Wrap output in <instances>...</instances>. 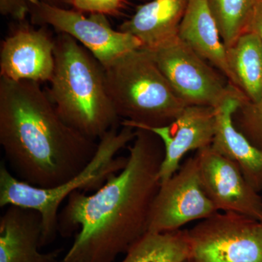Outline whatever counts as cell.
<instances>
[{"instance_id": "cell-24", "label": "cell", "mask_w": 262, "mask_h": 262, "mask_svg": "<svg viewBox=\"0 0 262 262\" xmlns=\"http://www.w3.org/2000/svg\"><path fill=\"white\" fill-rule=\"evenodd\" d=\"M48 4L55 5L60 8H67V5L70 4V0H41Z\"/></svg>"}, {"instance_id": "cell-5", "label": "cell", "mask_w": 262, "mask_h": 262, "mask_svg": "<svg viewBox=\"0 0 262 262\" xmlns=\"http://www.w3.org/2000/svg\"><path fill=\"white\" fill-rule=\"evenodd\" d=\"M104 69L110 99L121 125L167 126L186 107L146 50H135Z\"/></svg>"}, {"instance_id": "cell-11", "label": "cell", "mask_w": 262, "mask_h": 262, "mask_svg": "<svg viewBox=\"0 0 262 262\" xmlns=\"http://www.w3.org/2000/svg\"><path fill=\"white\" fill-rule=\"evenodd\" d=\"M54 50L55 39L43 27H20L2 42L0 76L13 81L50 82L54 72Z\"/></svg>"}, {"instance_id": "cell-6", "label": "cell", "mask_w": 262, "mask_h": 262, "mask_svg": "<svg viewBox=\"0 0 262 262\" xmlns=\"http://www.w3.org/2000/svg\"><path fill=\"white\" fill-rule=\"evenodd\" d=\"M188 262H262V223L220 211L187 229Z\"/></svg>"}, {"instance_id": "cell-21", "label": "cell", "mask_w": 262, "mask_h": 262, "mask_svg": "<svg viewBox=\"0 0 262 262\" xmlns=\"http://www.w3.org/2000/svg\"><path fill=\"white\" fill-rule=\"evenodd\" d=\"M72 3L81 11L114 15L121 8L122 0H72Z\"/></svg>"}, {"instance_id": "cell-9", "label": "cell", "mask_w": 262, "mask_h": 262, "mask_svg": "<svg viewBox=\"0 0 262 262\" xmlns=\"http://www.w3.org/2000/svg\"><path fill=\"white\" fill-rule=\"evenodd\" d=\"M218 212L202 186L194 155L170 178L160 183L150 211L148 232L180 230L189 222L206 220Z\"/></svg>"}, {"instance_id": "cell-20", "label": "cell", "mask_w": 262, "mask_h": 262, "mask_svg": "<svg viewBox=\"0 0 262 262\" xmlns=\"http://www.w3.org/2000/svg\"><path fill=\"white\" fill-rule=\"evenodd\" d=\"M233 121L237 130L262 149V100L256 104L245 100L234 113Z\"/></svg>"}, {"instance_id": "cell-15", "label": "cell", "mask_w": 262, "mask_h": 262, "mask_svg": "<svg viewBox=\"0 0 262 262\" xmlns=\"http://www.w3.org/2000/svg\"><path fill=\"white\" fill-rule=\"evenodd\" d=\"M178 37L198 56L220 70L229 83L239 90L229 67L227 50L207 0H188Z\"/></svg>"}, {"instance_id": "cell-13", "label": "cell", "mask_w": 262, "mask_h": 262, "mask_svg": "<svg viewBox=\"0 0 262 262\" xmlns=\"http://www.w3.org/2000/svg\"><path fill=\"white\" fill-rule=\"evenodd\" d=\"M7 207L0 217V262H57L61 248L39 251L42 235L39 212L24 207Z\"/></svg>"}, {"instance_id": "cell-2", "label": "cell", "mask_w": 262, "mask_h": 262, "mask_svg": "<svg viewBox=\"0 0 262 262\" xmlns=\"http://www.w3.org/2000/svg\"><path fill=\"white\" fill-rule=\"evenodd\" d=\"M0 144L10 172L42 188L56 187L80 173L98 148V141L61 118L40 83L2 77Z\"/></svg>"}, {"instance_id": "cell-7", "label": "cell", "mask_w": 262, "mask_h": 262, "mask_svg": "<svg viewBox=\"0 0 262 262\" xmlns=\"http://www.w3.org/2000/svg\"><path fill=\"white\" fill-rule=\"evenodd\" d=\"M147 51L186 106L215 108L229 98L245 96L179 37Z\"/></svg>"}, {"instance_id": "cell-18", "label": "cell", "mask_w": 262, "mask_h": 262, "mask_svg": "<svg viewBox=\"0 0 262 262\" xmlns=\"http://www.w3.org/2000/svg\"><path fill=\"white\" fill-rule=\"evenodd\" d=\"M189 256L187 229L147 232L120 262H184Z\"/></svg>"}, {"instance_id": "cell-4", "label": "cell", "mask_w": 262, "mask_h": 262, "mask_svg": "<svg viewBox=\"0 0 262 262\" xmlns=\"http://www.w3.org/2000/svg\"><path fill=\"white\" fill-rule=\"evenodd\" d=\"M136 129L121 125L100 138L94 158L68 182L50 188L31 185L19 180L5 161L0 164V206H17L39 212L42 219L41 248L52 244L58 233V214L62 203L76 191L95 192L113 174L126 165L127 157H119L120 150L135 139Z\"/></svg>"}, {"instance_id": "cell-3", "label": "cell", "mask_w": 262, "mask_h": 262, "mask_svg": "<svg viewBox=\"0 0 262 262\" xmlns=\"http://www.w3.org/2000/svg\"><path fill=\"white\" fill-rule=\"evenodd\" d=\"M54 57L48 94L61 118L96 141L121 126L106 89L104 69L92 53L60 33L55 39Z\"/></svg>"}, {"instance_id": "cell-22", "label": "cell", "mask_w": 262, "mask_h": 262, "mask_svg": "<svg viewBox=\"0 0 262 262\" xmlns=\"http://www.w3.org/2000/svg\"><path fill=\"white\" fill-rule=\"evenodd\" d=\"M30 11L29 0H0V12L17 20H24Z\"/></svg>"}, {"instance_id": "cell-26", "label": "cell", "mask_w": 262, "mask_h": 262, "mask_svg": "<svg viewBox=\"0 0 262 262\" xmlns=\"http://www.w3.org/2000/svg\"><path fill=\"white\" fill-rule=\"evenodd\" d=\"M260 221H261V223H262V217H261V220H260Z\"/></svg>"}, {"instance_id": "cell-23", "label": "cell", "mask_w": 262, "mask_h": 262, "mask_svg": "<svg viewBox=\"0 0 262 262\" xmlns=\"http://www.w3.org/2000/svg\"><path fill=\"white\" fill-rule=\"evenodd\" d=\"M255 33L262 43V0H257L247 32Z\"/></svg>"}, {"instance_id": "cell-14", "label": "cell", "mask_w": 262, "mask_h": 262, "mask_svg": "<svg viewBox=\"0 0 262 262\" xmlns=\"http://www.w3.org/2000/svg\"><path fill=\"white\" fill-rule=\"evenodd\" d=\"M246 96H234L215 108V130L211 146L233 161L251 187L262 190V149L252 144L234 125L233 115Z\"/></svg>"}, {"instance_id": "cell-16", "label": "cell", "mask_w": 262, "mask_h": 262, "mask_svg": "<svg viewBox=\"0 0 262 262\" xmlns=\"http://www.w3.org/2000/svg\"><path fill=\"white\" fill-rule=\"evenodd\" d=\"M187 3L188 0H150L138 7L119 30L137 38L142 49H157L179 37Z\"/></svg>"}, {"instance_id": "cell-25", "label": "cell", "mask_w": 262, "mask_h": 262, "mask_svg": "<svg viewBox=\"0 0 262 262\" xmlns=\"http://www.w3.org/2000/svg\"><path fill=\"white\" fill-rule=\"evenodd\" d=\"M184 262H188V261H187V260H186V261H184Z\"/></svg>"}, {"instance_id": "cell-1", "label": "cell", "mask_w": 262, "mask_h": 262, "mask_svg": "<svg viewBox=\"0 0 262 262\" xmlns=\"http://www.w3.org/2000/svg\"><path fill=\"white\" fill-rule=\"evenodd\" d=\"M128 151L126 165L97 190L76 191L67 198L58 233L68 237L78 232L61 262H113L147 233L160 186L163 143L153 133L136 129Z\"/></svg>"}, {"instance_id": "cell-8", "label": "cell", "mask_w": 262, "mask_h": 262, "mask_svg": "<svg viewBox=\"0 0 262 262\" xmlns=\"http://www.w3.org/2000/svg\"><path fill=\"white\" fill-rule=\"evenodd\" d=\"M33 23L51 26L80 43L100 62L103 68L129 52L141 48V43L130 34L115 30L106 15L60 8L41 0H29Z\"/></svg>"}, {"instance_id": "cell-12", "label": "cell", "mask_w": 262, "mask_h": 262, "mask_svg": "<svg viewBox=\"0 0 262 262\" xmlns=\"http://www.w3.org/2000/svg\"><path fill=\"white\" fill-rule=\"evenodd\" d=\"M161 140L164 157L160 166V183L170 178L179 168L185 155L211 146L215 130V108L187 106L170 125L149 127Z\"/></svg>"}, {"instance_id": "cell-19", "label": "cell", "mask_w": 262, "mask_h": 262, "mask_svg": "<svg viewBox=\"0 0 262 262\" xmlns=\"http://www.w3.org/2000/svg\"><path fill=\"white\" fill-rule=\"evenodd\" d=\"M257 0H207L226 49L247 32Z\"/></svg>"}, {"instance_id": "cell-17", "label": "cell", "mask_w": 262, "mask_h": 262, "mask_svg": "<svg viewBox=\"0 0 262 262\" xmlns=\"http://www.w3.org/2000/svg\"><path fill=\"white\" fill-rule=\"evenodd\" d=\"M227 50L229 67L237 87L248 102L262 100V43L255 33L246 32Z\"/></svg>"}, {"instance_id": "cell-10", "label": "cell", "mask_w": 262, "mask_h": 262, "mask_svg": "<svg viewBox=\"0 0 262 262\" xmlns=\"http://www.w3.org/2000/svg\"><path fill=\"white\" fill-rule=\"evenodd\" d=\"M200 178L206 192L219 211L262 217V198L232 160L211 145L196 151Z\"/></svg>"}]
</instances>
